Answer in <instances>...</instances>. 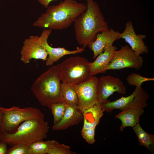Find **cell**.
I'll return each mask as SVG.
<instances>
[{"mask_svg":"<svg viewBox=\"0 0 154 154\" xmlns=\"http://www.w3.org/2000/svg\"><path fill=\"white\" fill-rule=\"evenodd\" d=\"M7 144L5 142L0 141V154H6L7 151Z\"/></svg>","mask_w":154,"mask_h":154,"instance_id":"26","label":"cell"},{"mask_svg":"<svg viewBox=\"0 0 154 154\" xmlns=\"http://www.w3.org/2000/svg\"><path fill=\"white\" fill-rule=\"evenodd\" d=\"M143 62L142 57L136 54L129 46L126 45L122 46L119 50L116 51L107 70L126 68L139 70L142 67Z\"/></svg>","mask_w":154,"mask_h":154,"instance_id":"8","label":"cell"},{"mask_svg":"<svg viewBox=\"0 0 154 154\" xmlns=\"http://www.w3.org/2000/svg\"><path fill=\"white\" fill-rule=\"evenodd\" d=\"M66 105L62 102L52 104L50 109L53 116V125L58 123L62 118L65 112Z\"/></svg>","mask_w":154,"mask_h":154,"instance_id":"22","label":"cell"},{"mask_svg":"<svg viewBox=\"0 0 154 154\" xmlns=\"http://www.w3.org/2000/svg\"><path fill=\"white\" fill-rule=\"evenodd\" d=\"M6 154H32L29 146L23 144L15 145L7 149Z\"/></svg>","mask_w":154,"mask_h":154,"instance_id":"25","label":"cell"},{"mask_svg":"<svg viewBox=\"0 0 154 154\" xmlns=\"http://www.w3.org/2000/svg\"><path fill=\"white\" fill-rule=\"evenodd\" d=\"M144 112V108H132L121 111L116 115L115 117L119 119L121 123L120 131L127 127H133L139 123L140 117Z\"/></svg>","mask_w":154,"mask_h":154,"instance_id":"18","label":"cell"},{"mask_svg":"<svg viewBox=\"0 0 154 154\" xmlns=\"http://www.w3.org/2000/svg\"><path fill=\"white\" fill-rule=\"evenodd\" d=\"M1 129H0V141H1Z\"/></svg>","mask_w":154,"mask_h":154,"instance_id":"29","label":"cell"},{"mask_svg":"<svg viewBox=\"0 0 154 154\" xmlns=\"http://www.w3.org/2000/svg\"><path fill=\"white\" fill-rule=\"evenodd\" d=\"M126 80L130 85L140 87L144 82L153 81L154 78L143 77L139 74L133 73L128 75Z\"/></svg>","mask_w":154,"mask_h":154,"instance_id":"24","label":"cell"},{"mask_svg":"<svg viewBox=\"0 0 154 154\" xmlns=\"http://www.w3.org/2000/svg\"><path fill=\"white\" fill-rule=\"evenodd\" d=\"M21 60L24 63H29L33 59L45 61L48 53L37 36L31 35L26 38L20 52Z\"/></svg>","mask_w":154,"mask_h":154,"instance_id":"12","label":"cell"},{"mask_svg":"<svg viewBox=\"0 0 154 154\" xmlns=\"http://www.w3.org/2000/svg\"><path fill=\"white\" fill-rule=\"evenodd\" d=\"M148 98L147 92L141 86L136 87L133 92L129 96L122 97L113 102L107 100L98 104L104 112L110 113L115 109L121 111L132 108H144L148 105L146 101Z\"/></svg>","mask_w":154,"mask_h":154,"instance_id":"7","label":"cell"},{"mask_svg":"<svg viewBox=\"0 0 154 154\" xmlns=\"http://www.w3.org/2000/svg\"><path fill=\"white\" fill-rule=\"evenodd\" d=\"M3 114L1 131L2 133H11L20 124L33 119H44V116L39 109L32 107L20 108L13 106L9 108L0 107Z\"/></svg>","mask_w":154,"mask_h":154,"instance_id":"6","label":"cell"},{"mask_svg":"<svg viewBox=\"0 0 154 154\" xmlns=\"http://www.w3.org/2000/svg\"><path fill=\"white\" fill-rule=\"evenodd\" d=\"M86 9L84 3L76 0H64L57 5H49L33 26L52 30L66 29Z\"/></svg>","mask_w":154,"mask_h":154,"instance_id":"1","label":"cell"},{"mask_svg":"<svg viewBox=\"0 0 154 154\" xmlns=\"http://www.w3.org/2000/svg\"><path fill=\"white\" fill-rule=\"evenodd\" d=\"M117 49V47L113 45L108 47L97 56L94 62L90 63V70L92 76L106 72L107 68Z\"/></svg>","mask_w":154,"mask_h":154,"instance_id":"16","label":"cell"},{"mask_svg":"<svg viewBox=\"0 0 154 154\" xmlns=\"http://www.w3.org/2000/svg\"><path fill=\"white\" fill-rule=\"evenodd\" d=\"M132 129L137 137L140 146H144L153 154L154 153V135L145 131L139 123L133 127Z\"/></svg>","mask_w":154,"mask_h":154,"instance_id":"20","label":"cell"},{"mask_svg":"<svg viewBox=\"0 0 154 154\" xmlns=\"http://www.w3.org/2000/svg\"><path fill=\"white\" fill-rule=\"evenodd\" d=\"M84 119L83 113L78 107L66 105L64 114L62 119L58 123L53 125L52 130H61L77 124Z\"/></svg>","mask_w":154,"mask_h":154,"instance_id":"17","label":"cell"},{"mask_svg":"<svg viewBox=\"0 0 154 154\" xmlns=\"http://www.w3.org/2000/svg\"><path fill=\"white\" fill-rule=\"evenodd\" d=\"M3 114L0 107V128L1 129V125L2 123Z\"/></svg>","mask_w":154,"mask_h":154,"instance_id":"28","label":"cell"},{"mask_svg":"<svg viewBox=\"0 0 154 154\" xmlns=\"http://www.w3.org/2000/svg\"><path fill=\"white\" fill-rule=\"evenodd\" d=\"M86 9L74 23L76 39L85 48L95 39L99 33L109 29L97 3L86 0Z\"/></svg>","mask_w":154,"mask_h":154,"instance_id":"2","label":"cell"},{"mask_svg":"<svg viewBox=\"0 0 154 154\" xmlns=\"http://www.w3.org/2000/svg\"><path fill=\"white\" fill-rule=\"evenodd\" d=\"M146 37L145 35L136 34L132 23L131 21L126 23L125 29L122 33H120L119 36V38L124 39L132 50L138 55L147 53L149 52V48L143 40Z\"/></svg>","mask_w":154,"mask_h":154,"instance_id":"14","label":"cell"},{"mask_svg":"<svg viewBox=\"0 0 154 154\" xmlns=\"http://www.w3.org/2000/svg\"><path fill=\"white\" fill-rule=\"evenodd\" d=\"M96 87L98 103L107 101L115 92L124 94L126 92L122 81L119 78L110 75L98 78Z\"/></svg>","mask_w":154,"mask_h":154,"instance_id":"10","label":"cell"},{"mask_svg":"<svg viewBox=\"0 0 154 154\" xmlns=\"http://www.w3.org/2000/svg\"><path fill=\"white\" fill-rule=\"evenodd\" d=\"M49 127L44 119H33L21 123L12 133H1V141L10 146L21 144L29 146L32 143L47 137Z\"/></svg>","mask_w":154,"mask_h":154,"instance_id":"4","label":"cell"},{"mask_svg":"<svg viewBox=\"0 0 154 154\" xmlns=\"http://www.w3.org/2000/svg\"><path fill=\"white\" fill-rule=\"evenodd\" d=\"M60 87L62 102L68 106L78 107V98L73 86L62 82Z\"/></svg>","mask_w":154,"mask_h":154,"instance_id":"19","label":"cell"},{"mask_svg":"<svg viewBox=\"0 0 154 154\" xmlns=\"http://www.w3.org/2000/svg\"><path fill=\"white\" fill-rule=\"evenodd\" d=\"M39 3L42 6L46 9L50 2L54 0H37Z\"/></svg>","mask_w":154,"mask_h":154,"instance_id":"27","label":"cell"},{"mask_svg":"<svg viewBox=\"0 0 154 154\" xmlns=\"http://www.w3.org/2000/svg\"><path fill=\"white\" fill-rule=\"evenodd\" d=\"M52 140H39L32 143L29 147L32 154H47L52 148Z\"/></svg>","mask_w":154,"mask_h":154,"instance_id":"21","label":"cell"},{"mask_svg":"<svg viewBox=\"0 0 154 154\" xmlns=\"http://www.w3.org/2000/svg\"><path fill=\"white\" fill-rule=\"evenodd\" d=\"M52 31L50 29H44L39 37L40 41L48 53L47 57L45 60L46 66H52L65 55L80 53L85 51V49L82 47L69 50L64 48H55L50 46L48 44V39Z\"/></svg>","mask_w":154,"mask_h":154,"instance_id":"13","label":"cell"},{"mask_svg":"<svg viewBox=\"0 0 154 154\" xmlns=\"http://www.w3.org/2000/svg\"><path fill=\"white\" fill-rule=\"evenodd\" d=\"M52 146L47 154H76L72 151L70 147L64 144H60L58 141L52 140Z\"/></svg>","mask_w":154,"mask_h":154,"instance_id":"23","label":"cell"},{"mask_svg":"<svg viewBox=\"0 0 154 154\" xmlns=\"http://www.w3.org/2000/svg\"><path fill=\"white\" fill-rule=\"evenodd\" d=\"M90 63L79 56L66 59L60 64L61 81L73 86L87 81L92 76L90 70Z\"/></svg>","mask_w":154,"mask_h":154,"instance_id":"5","label":"cell"},{"mask_svg":"<svg viewBox=\"0 0 154 154\" xmlns=\"http://www.w3.org/2000/svg\"><path fill=\"white\" fill-rule=\"evenodd\" d=\"M97 79L96 76H92L87 81L73 86L78 98V108L83 113L86 110L98 103Z\"/></svg>","mask_w":154,"mask_h":154,"instance_id":"9","label":"cell"},{"mask_svg":"<svg viewBox=\"0 0 154 154\" xmlns=\"http://www.w3.org/2000/svg\"><path fill=\"white\" fill-rule=\"evenodd\" d=\"M104 112L98 104L88 108L83 113L84 124L81 134L89 144L95 142V130Z\"/></svg>","mask_w":154,"mask_h":154,"instance_id":"11","label":"cell"},{"mask_svg":"<svg viewBox=\"0 0 154 154\" xmlns=\"http://www.w3.org/2000/svg\"><path fill=\"white\" fill-rule=\"evenodd\" d=\"M120 34L112 28L98 33L95 40L88 46L93 52V59L106 48L113 45L115 41L120 39Z\"/></svg>","mask_w":154,"mask_h":154,"instance_id":"15","label":"cell"},{"mask_svg":"<svg viewBox=\"0 0 154 154\" xmlns=\"http://www.w3.org/2000/svg\"><path fill=\"white\" fill-rule=\"evenodd\" d=\"M60 64L53 65L35 80L31 89L40 104L50 109L53 103L62 102Z\"/></svg>","mask_w":154,"mask_h":154,"instance_id":"3","label":"cell"}]
</instances>
